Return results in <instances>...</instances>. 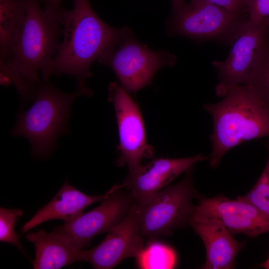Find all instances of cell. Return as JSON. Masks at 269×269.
I'll return each mask as SVG.
<instances>
[{
	"instance_id": "cell-1",
	"label": "cell",
	"mask_w": 269,
	"mask_h": 269,
	"mask_svg": "<svg viewBox=\"0 0 269 269\" xmlns=\"http://www.w3.org/2000/svg\"><path fill=\"white\" fill-rule=\"evenodd\" d=\"M71 10L60 7L57 18L63 26V39L53 60L40 71L41 80L52 75H67L76 80L78 88L92 75L95 60L110 50L128 28L116 29L95 12L89 0H72Z\"/></svg>"
},
{
	"instance_id": "cell-2",
	"label": "cell",
	"mask_w": 269,
	"mask_h": 269,
	"mask_svg": "<svg viewBox=\"0 0 269 269\" xmlns=\"http://www.w3.org/2000/svg\"><path fill=\"white\" fill-rule=\"evenodd\" d=\"M39 3L27 0L23 30L9 58L0 64L1 84L14 85L23 106L34 101L42 82L38 72L55 57L62 42L61 24Z\"/></svg>"
},
{
	"instance_id": "cell-3",
	"label": "cell",
	"mask_w": 269,
	"mask_h": 269,
	"mask_svg": "<svg viewBox=\"0 0 269 269\" xmlns=\"http://www.w3.org/2000/svg\"><path fill=\"white\" fill-rule=\"evenodd\" d=\"M224 98L215 104H206L211 115L210 167L216 168L230 149L246 141L269 137V106L244 85L227 90Z\"/></svg>"
},
{
	"instance_id": "cell-4",
	"label": "cell",
	"mask_w": 269,
	"mask_h": 269,
	"mask_svg": "<svg viewBox=\"0 0 269 269\" xmlns=\"http://www.w3.org/2000/svg\"><path fill=\"white\" fill-rule=\"evenodd\" d=\"M92 94L85 86L66 93L54 84L42 81L34 103L18 114L11 133L28 139L34 157L47 158L56 147L57 139L68 132L67 125L73 101L78 96Z\"/></svg>"
},
{
	"instance_id": "cell-5",
	"label": "cell",
	"mask_w": 269,
	"mask_h": 269,
	"mask_svg": "<svg viewBox=\"0 0 269 269\" xmlns=\"http://www.w3.org/2000/svg\"><path fill=\"white\" fill-rule=\"evenodd\" d=\"M192 167L179 182L159 191L144 205H138L139 232L144 239L169 236L188 224L195 207L193 201L199 198L193 183Z\"/></svg>"
},
{
	"instance_id": "cell-6",
	"label": "cell",
	"mask_w": 269,
	"mask_h": 269,
	"mask_svg": "<svg viewBox=\"0 0 269 269\" xmlns=\"http://www.w3.org/2000/svg\"><path fill=\"white\" fill-rule=\"evenodd\" d=\"M176 60L174 54L153 51L141 44L128 29L116 44L97 61L110 67L128 92L135 93L149 84L162 66H173Z\"/></svg>"
},
{
	"instance_id": "cell-7",
	"label": "cell",
	"mask_w": 269,
	"mask_h": 269,
	"mask_svg": "<svg viewBox=\"0 0 269 269\" xmlns=\"http://www.w3.org/2000/svg\"><path fill=\"white\" fill-rule=\"evenodd\" d=\"M269 17L255 23L248 18L243 21L228 40L230 50L226 59L214 61L219 83L218 96L223 97L228 89L243 85L250 76L256 59L268 43L267 31Z\"/></svg>"
},
{
	"instance_id": "cell-8",
	"label": "cell",
	"mask_w": 269,
	"mask_h": 269,
	"mask_svg": "<svg viewBox=\"0 0 269 269\" xmlns=\"http://www.w3.org/2000/svg\"><path fill=\"white\" fill-rule=\"evenodd\" d=\"M109 101L114 106L119 144L117 162L127 164L130 172L140 167L145 158L153 157V149L147 141L142 117L137 104L117 82L109 86Z\"/></svg>"
},
{
	"instance_id": "cell-9",
	"label": "cell",
	"mask_w": 269,
	"mask_h": 269,
	"mask_svg": "<svg viewBox=\"0 0 269 269\" xmlns=\"http://www.w3.org/2000/svg\"><path fill=\"white\" fill-rule=\"evenodd\" d=\"M115 186L112 193L96 208L82 214L72 222L55 228L53 232L68 240L77 248L89 247L96 236L108 232L128 215L136 203L130 191Z\"/></svg>"
},
{
	"instance_id": "cell-10",
	"label": "cell",
	"mask_w": 269,
	"mask_h": 269,
	"mask_svg": "<svg viewBox=\"0 0 269 269\" xmlns=\"http://www.w3.org/2000/svg\"><path fill=\"white\" fill-rule=\"evenodd\" d=\"M169 22L172 33L203 40L229 38L247 11H231L203 0H191L175 11Z\"/></svg>"
},
{
	"instance_id": "cell-11",
	"label": "cell",
	"mask_w": 269,
	"mask_h": 269,
	"mask_svg": "<svg viewBox=\"0 0 269 269\" xmlns=\"http://www.w3.org/2000/svg\"><path fill=\"white\" fill-rule=\"evenodd\" d=\"M139 205L135 204L126 218L108 232L97 246L85 251V262L94 269H111L129 258L135 257L143 248L144 239L139 228Z\"/></svg>"
},
{
	"instance_id": "cell-12",
	"label": "cell",
	"mask_w": 269,
	"mask_h": 269,
	"mask_svg": "<svg viewBox=\"0 0 269 269\" xmlns=\"http://www.w3.org/2000/svg\"><path fill=\"white\" fill-rule=\"evenodd\" d=\"M194 210L217 218L232 235L243 234L254 238L269 232V219L239 197L236 199L223 195L200 197Z\"/></svg>"
},
{
	"instance_id": "cell-13",
	"label": "cell",
	"mask_w": 269,
	"mask_h": 269,
	"mask_svg": "<svg viewBox=\"0 0 269 269\" xmlns=\"http://www.w3.org/2000/svg\"><path fill=\"white\" fill-rule=\"evenodd\" d=\"M207 159L201 154L185 158H155L130 172L122 185L131 192L136 204L142 206L183 172Z\"/></svg>"
},
{
	"instance_id": "cell-14",
	"label": "cell",
	"mask_w": 269,
	"mask_h": 269,
	"mask_svg": "<svg viewBox=\"0 0 269 269\" xmlns=\"http://www.w3.org/2000/svg\"><path fill=\"white\" fill-rule=\"evenodd\" d=\"M188 224L202 240L206 253L204 269H230L244 244L233 235L217 218L196 211L194 208Z\"/></svg>"
},
{
	"instance_id": "cell-15",
	"label": "cell",
	"mask_w": 269,
	"mask_h": 269,
	"mask_svg": "<svg viewBox=\"0 0 269 269\" xmlns=\"http://www.w3.org/2000/svg\"><path fill=\"white\" fill-rule=\"evenodd\" d=\"M114 188L115 186L103 195L91 196L77 189L66 180L52 200L24 225L22 232L25 233L52 220L59 219L64 224L69 223L81 216L89 206L107 198Z\"/></svg>"
},
{
	"instance_id": "cell-16",
	"label": "cell",
	"mask_w": 269,
	"mask_h": 269,
	"mask_svg": "<svg viewBox=\"0 0 269 269\" xmlns=\"http://www.w3.org/2000/svg\"><path fill=\"white\" fill-rule=\"evenodd\" d=\"M26 239L35 247L34 269H59L77 262H85V251L53 231L47 233L41 229L27 234Z\"/></svg>"
},
{
	"instance_id": "cell-17",
	"label": "cell",
	"mask_w": 269,
	"mask_h": 269,
	"mask_svg": "<svg viewBox=\"0 0 269 269\" xmlns=\"http://www.w3.org/2000/svg\"><path fill=\"white\" fill-rule=\"evenodd\" d=\"M27 0H0V64L9 57L23 30Z\"/></svg>"
},
{
	"instance_id": "cell-18",
	"label": "cell",
	"mask_w": 269,
	"mask_h": 269,
	"mask_svg": "<svg viewBox=\"0 0 269 269\" xmlns=\"http://www.w3.org/2000/svg\"><path fill=\"white\" fill-rule=\"evenodd\" d=\"M137 266L142 269H169L176 263L174 251L166 244L152 241L143 247L136 258Z\"/></svg>"
},
{
	"instance_id": "cell-19",
	"label": "cell",
	"mask_w": 269,
	"mask_h": 269,
	"mask_svg": "<svg viewBox=\"0 0 269 269\" xmlns=\"http://www.w3.org/2000/svg\"><path fill=\"white\" fill-rule=\"evenodd\" d=\"M269 106V44L260 52L252 72L243 84Z\"/></svg>"
},
{
	"instance_id": "cell-20",
	"label": "cell",
	"mask_w": 269,
	"mask_h": 269,
	"mask_svg": "<svg viewBox=\"0 0 269 269\" xmlns=\"http://www.w3.org/2000/svg\"><path fill=\"white\" fill-rule=\"evenodd\" d=\"M239 197L253 204L269 219V153L265 167L255 185L246 194Z\"/></svg>"
},
{
	"instance_id": "cell-21",
	"label": "cell",
	"mask_w": 269,
	"mask_h": 269,
	"mask_svg": "<svg viewBox=\"0 0 269 269\" xmlns=\"http://www.w3.org/2000/svg\"><path fill=\"white\" fill-rule=\"evenodd\" d=\"M22 214L20 209L0 208V241L13 245L24 253L19 237L14 230L15 224Z\"/></svg>"
},
{
	"instance_id": "cell-22",
	"label": "cell",
	"mask_w": 269,
	"mask_h": 269,
	"mask_svg": "<svg viewBox=\"0 0 269 269\" xmlns=\"http://www.w3.org/2000/svg\"><path fill=\"white\" fill-rule=\"evenodd\" d=\"M248 19L258 23L269 17V0H246Z\"/></svg>"
},
{
	"instance_id": "cell-23",
	"label": "cell",
	"mask_w": 269,
	"mask_h": 269,
	"mask_svg": "<svg viewBox=\"0 0 269 269\" xmlns=\"http://www.w3.org/2000/svg\"><path fill=\"white\" fill-rule=\"evenodd\" d=\"M231 11H247L246 0H203Z\"/></svg>"
},
{
	"instance_id": "cell-24",
	"label": "cell",
	"mask_w": 269,
	"mask_h": 269,
	"mask_svg": "<svg viewBox=\"0 0 269 269\" xmlns=\"http://www.w3.org/2000/svg\"><path fill=\"white\" fill-rule=\"evenodd\" d=\"M44 5V11L48 15L56 17L63 0H39Z\"/></svg>"
},
{
	"instance_id": "cell-25",
	"label": "cell",
	"mask_w": 269,
	"mask_h": 269,
	"mask_svg": "<svg viewBox=\"0 0 269 269\" xmlns=\"http://www.w3.org/2000/svg\"><path fill=\"white\" fill-rule=\"evenodd\" d=\"M172 6L175 11L180 8L185 2L184 0H171Z\"/></svg>"
},
{
	"instance_id": "cell-26",
	"label": "cell",
	"mask_w": 269,
	"mask_h": 269,
	"mask_svg": "<svg viewBox=\"0 0 269 269\" xmlns=\"http://www.w3.org/2000/svg\"><path fill=\"white\" fill-rule=\"evenodd\" d=\"M261 266L264 268L269 269V257L265 262L261 265Z\"/></svg>"
},
{
	"instance_id": "cell-27",
	"label": "cell",
	"mask_w": 269,
	"mask_h": 269,
	"mask_svg": "<svg viewBox=\"0 0 269 269\" xmlns=\"http://www.w3.org/2000/svg\"><path fill=\"white\" fill-rule=\"evenodd\" d=\"M267 40H268V42L269 44V26L267 29Z\"/></svg>"
}]
</instances>
